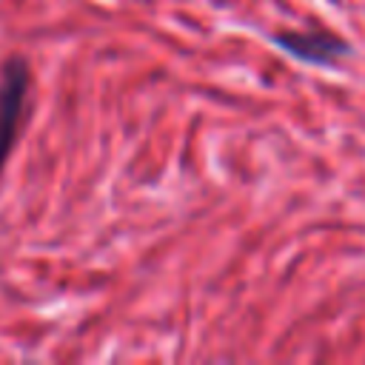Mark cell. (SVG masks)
<instances>
[{"label":"cell","mask_w":365,"mask_h":365,"mask_svg":"<svg viewBox=\"0 0 365 365\" xmlns=\"http://www.w3.org/2000/svg\"><path fill=\"white\" fill-rule=\"evenodd\" d=\"M26 94H29V66L26 60L14 57L3 66V77H0V171L20 131L23 111H26Z\"/></svg>","instance_id":"1"},{"label":"cell","mask_w":365,"mask_h":365,"mask_svg":"<svg viewBox=\"0 0 365 365\" xmlns=\"http://www.w3.org/2000/svg\"><path fill=\"white\" fill-rule=\"evenodd\" d=\"M274 43L282 51H288V54H294V57H299L305 63H314V66H334L351 51L342 37H336V34H331L325 29L279 31V34H274Z\"/></svg>","instance_id":"2"}]
</instances>
